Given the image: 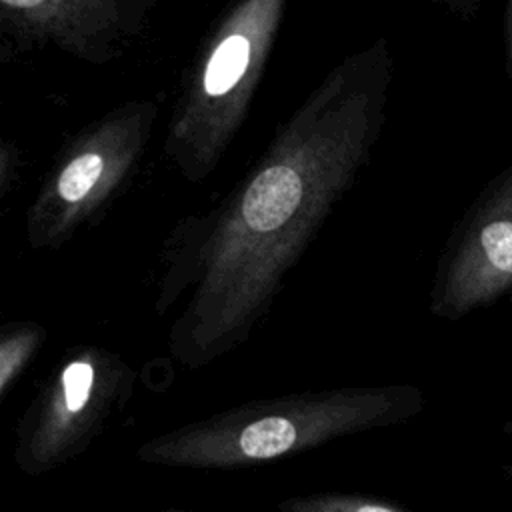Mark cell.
I'll use <instances>...</instances> for the list:
<instances>
[{
  "mask_svg": "<svg viewBox=\"0 0 512 512\" xmlns=\"http://www.w3.org/2000/svg\"><path fill=\"white\" fill-rule=\"evenodd\" d=\"M306 512H404L382 502L362 498H328L318 500L306 508Z\"/></svg>",
  "mask_w": 512,
  "mask_h": 512,
  "instance_id": "cell-6",
  "label": "cell"
},
{
  "mask_svg": "<svg viewBox=\"0 0 512 512\" xmlns=\"http://www.w3.org/2000/svg\"><path fill=\"white\" fill-rule=\"evenodd\" d=\"M302 428L296 420L286 416H266L240 434V448L250 458H274L298 444Z\"/></svg>",
  "mask_w": 512,
  "mask_h": 512,
  "instance_id": "cell-2",
  "label": "cell"
},
{
  "mask_svg": "<svg viewBox=\"0 0 512 512\" xmlns=\"http://www.w3.org/2000/svg\"><path fill=\"white\" fill-rule=\"evenodd\" d=\"M502 38H504V70L512 82V2H508L504 6Z\"/></svg>",
  "mask_w": 512,
  "mask_h": 512,
  "instance_id": "cell-7",
  "label": "cell"
},
{
  "mask_svg": "<svg viewBox=\"0 0 512 512\" xmlns=\"http://www.w3.org/2000/svg\"><path fill=\"white\" fill-rule=\"evenodd\" d=\"M64 394H66V406L68 410L76 412L80 410L90 394L92 386V368L84 362H74L64 370Z\"/></svg>",
  "mask_w": 512,
  "mask_h": 512,
  "instance_id": "cell-5",
  "label": "cell"
},
{
  "mask_svg": "<svg viewBox=\"0 0 512 512\" xmlns=\"http://www.w3.org/2000/svg\"><path fill=\"white\" fill-rule=\"evenodd\" d=\"M512 296V162L456 222L430 286V314L456 322Z\"/></svg>",
  "mask_w": 512,
  "mask_h": 512,
  "instance_id": "cell-1",
  "label": "cell"
},
{
  "mask_svg": "<svg viewBox=\"0 0 512 512\" xmlns=\"http://www.w3.org/2000/svg\"><path fill=\"white\" fill-rule=\"evenodd\" d=\"M250 60V44L244 36L226 38L214 52L204 74V88L212 96L228 92L244 74Z\"/></svg>",
  "mask_w": 512,
  "mask_h": 512,
  "instance_id": "cell-3",
  "label": "cell"
},
{
  "mask_svg": "<svg viewBox=\"0 0 512 512\" xmlns=\"http://www.w3.org/2000/svg\"><path fill=\"white\" fill-rule=\"evenodd\" d=\"M102 174V158L98 154H84L72 160L60 176L58 192L64 200L76 202L84 198Z\"/></svg>",
  "mask_w": 512,
  "mask_h": 512,
  "instance_id": "cell-4",
  "label": "cell"
}]
</instances>
